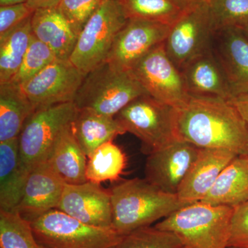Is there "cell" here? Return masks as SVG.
I'll use <instances>...</instances> for the list:
<instances>
[{"mask_svg":"<svg viewBox=\"0 0 248 248\" xmlns=\"http://www.w3.org/2000/svg\"><path fill=\"white\" fill-rule=\"evenodd\" d=\"M179 138L200 148H217L248 156V125L230 101L191 96L178 109Z\"/></svg>","mask_w":248,"mask_h":248,"instance_id":"1","label":"cell"},{"mask_svg":"<svg viewBox=\"0 0 248 248\" xmlns=\"http://www.w3.org/2000/svg\"><path fill=\"white\" fill-rule=\"evenodd\" d=\"M112 228L121 236L151 226L187 205L177 195L160 190L146 179L124 180L110 190Z\"/></svg>","mask_w":248,"mask_h":248,"instance_id":"2","label":"cell"},{"mask_svg":"<svg viewBox=\"0 0 248 248\" xmlns=\"http://www.w3.org/2000/svg\"><path fill=\"white\" fill-rule=\"evenodd\" d=\"M234 208L203 202L187 204L155 225L177 235L188 248H227Z\"/></svg>","mask_w":248,"mask_h":248,"instance_id":"3","label":"cell"},{"mask_svg":"<svg viewBox=\"0 0 248 248\" xmlns=\"http://www.w3.org/2000/svg\"><path fill=\"white\" fill-rule=\"evenodd\" d=\"M146 94L131 72L120 71L105 62L85 76L74 103L78 110L115 117L136 98Z\"/></svg>","mask_w":248,"mask_h":248,"instance_id":"4","label":"cell"},{"mask_svg":"<svg viewBox=\"0 0 248 248\" xmlns=\"http://www.w3.org/2000/svg\"><path fill=\"white\" fill-rule=\"evenodd\" d=\"M115 118L125 133L133 134L140 140L142 151L147 155L180 139L178 109L148 94L136 98Z\"/></svg>","mask_w":248,"mask_h":248,"instance_id":"5","label":"cell"},{"mask_svg":"<svg viewBox=\"0 0 248 248\" xmlns=\"http://www.w3.org/2000/svg\"><path fill=\"white\" fill-rule=\"evenodd\" d=\"M45 248H111L122 239L113 228L90 226L58 209L29 222Z\"/></svg>","mask_w":248,"mask_h":248,"instance_id":"6","label":"cell"},{"mask_svg":"<svg viewBox=\"0 0 248 248\" xmlns=\"http://www.w3.org/2000/svg\"><path fill=\"white\" fill-rule=\"evenodd\" d=\"M127 20L117 0H104L79 32L70 61L84 76L107 62Z\"/></svg>","mask_w":248,"mask_h":248,"instance_id":"7","label":"cell"},{"mask_svg":"<svg viewBox=\"0 0 248 248\" xmlns=\"http://www.w3.org/2000/svg\"><path fill=\"white\" fill-rule=\"evenodd\" d=\"M78 112L76 104L68 102L37 109L29 117L18 137L21 161L29 172L46 162L55 142Z\"/></svg>","mask_w":248,"mask_h":248,"instance_id":"8","label":"cell"},{"mask_svg":"<svg viewBox=\"0 0 248 248\" xmlns=\"http://www.w3.org/2000/svg\"><path fill=\"white\" fill-rule=\"evenodd\" d=\"M147 94L179 109L191 97L182 71L169 58L164 42L140 60L130 71Z\"/></svg>","mask_w":248,"mask_h":248,"instance_id":"9","label":"cell"},{"mask_svg":"<svg viewBox=\"0 0 248 248\" xmlns=\"http://www.w3.org/2000/svg\"><path fill=\"white\" fill-rule=\"evenodd\" d=\"M214 32L208 4L190 6L171 26L164 42L166 53L182 71L189 62L211 48Z\"/></svg>","mask_w":248,"mask_h":248,"instance_id":"10","label":"cell"},{"mask_svg":"<svg viewBox=\"0 0 248 248\" xmlns=\"http://www.w3.org/2000/svg\"><path fill=\"white\" fill-rule=\"evenodd\" d=\"M85 76L70 60L57 59L19 87L37 110L74 102Z\"/></svg>","mask_w":248,"mask_h":248,"instance_id":"11","label":"cell"},{"mask_svg":"<svg viewBox=\"0 0 248 248\" xmlns=\"http://www.w3.org/2000/svg\"><path fill=\"white\" fill-rule=\"evenodd\" d=\"M171 26L128 19L117 34L107 62L123 71H130L153 49L165 42Z\"/></svg>","mask_w":248,"mask_h":248,"instance_id":"12","label":"cell"},{"mask_svg":"<svg viewBox=\"0 0 248 248\" xmlns=\"http://www.w3.org/2000/svg\"><path fill=\"white\" fill-rule=\"evenodd\" d=\"M200 148L182 139L148 155L145 179L167 193L177 195Z\"/></svg>","mask_w":248,"mask_h":248,"instance_id":"13","label":"cell"},{"mask_svg":"<svg viewBox=\"0 0 248 248\" xmlns=\"http://www.w3.org/2000/svg\"><path fill=\"white\" fill-rule=\"evenodd\" d=\"M58 209L90 226L113 228L110 192L100 184H65Z\"/></svg>","mask_w":248,"mask_h":248,"instance_id":"14","label":"cell"},{"mask_svg":"<svg viewBox=\"0 0 248 248\" xmlns=\"http://www.w3.org/2000/svg\"><path fill=\"white\" fill-rule=\"evenodd\" d=\"M212 50L219 62L233 97L248 94V35L242 29L214 32Z\"/></svg>","mask_w":248,"mask_h":248,"instance_id":"15","label":"cell"},{"mask_svg":"<svg viewBox=\"0 0 248 248\" xmlns=\"http://www.w3.org/2000/svg\"><path fill=\"white\" fill-rule=\"evenodd\" d=\"M65 184L47 161L38 165L29 174L22 200L14 212L30 222L58 209Z\"/></svg>","mask_w":248,"mask_h":248,"instance_id":"16","label":"cell"},{"mask_svg":"<svg viewBox=\"0 0 248 248\" xmlns=\"http://www.w3.org/2000/svg\"><path fill=\"white\" fill-rule=\"evenodd\" d=\"M236 156L227 150L200 148L197 159L179 187L178 197L187 203L203 200L222 171Z\"/></svg>","mask_w":248,"mask_h":248,"instance_id":"17","label":"cell"},{"mask_svg":"<svg viewBox=\"0 0 248 248\" xmlns=\"http://www.w3.org/2000/svg\"><path fill=\"white\" fill-rule=\"evenodd\" d=\"M182 73L191 96L232 99L226 75L212 47L189 62Z\"/></svg>","mask_w":248,"mask_h":248,"instance_id":"18","label":"cell"},{"mask_svg":"<svg viewBox=\"0 0 248 248\" xmlns=\"http://www.w3.org/2000/svg\"><path fill=\"white\" fill-rule=\"evenodd\" d=\"M32 34L51 49L59 60H69L78 35L57 7L36 9L31 17Z\"/></svg>","mask_w":248,"mask_h":248,"instance_id":"19","label":"cell"},{"mask_svg":"<svg viewBox=\"0 0 248 248\" xmlns=\"http://www.w3.org/2000/svg\"><path fill=\"white\" fill-rule=\"evenodd\" d=\"M29 174L21 161L18 138L0 142V210L15 211Z\"/></svg>","mask_w":248,"mask_h":248,"instance_id":"20","label":"cell"},{"mask_svg":"<svg viewBox=\"0 0 248 248\" xmlns=\"http://www.w3.org/2000/svg\"><path fill=\"white\" fill-rule=\"evenodd\" d=\"M72 131L86 156L107 142L125 133L115 117L93 111L78 110L71 124Z\"/></svg>","mask_w":248,"mask_h":248,"instance_id":"21","label":"cell"},{"mask_svg":"<svg viewBox=\"0 0 248 248\" xmlns=\"http://www.w3.org/2000/svg\"><path fill=\"white\" fill-rule=\"evenodd\" d=\"M248 200V156H238L218 176L200 202L234 208Z\"/></svg>","mask_w":248,"mask_h":248,"instance_id":"22","label":"cell"},{"mask_svg":"<svg viewBox=\"0 0 248 248\" xmlns=\"http://www.w3.org/2000/svg\"><path fill=\"white\" fill-rule=\"evenodd\" d=\"M47 162L66 184H81L88 182L86 155L77 141L71 125L59 137Z\"/></svg>","mask_w":248,"mask_h":248,"instance_id":"23","label":"cell"},{"mask_svg":"<svg viewBox=\"0 0 248 248\" xmlns=\"http://www.w3.org/2000/svg\"><path fill=\"white\" fill-rule=\"evenodd\" d=\"M36 110L19 86L0 84V142L18 138L24 124Z\"/></svg>","mask_w":248,"mask_h":248,"instance_id":"24","label":"cell"},{"mask_svg":"<svg viewBox=\"0 0 248 248\" xmlns=\"http://www.w3.org/2000/svg\"><path fill=\"white\" fill-rule=\"evenodd\" d=\"M31 17L0 37V84L10 82L22 64L33 37Z\"/></svg>","mask_w":248,"mask_h":248,"instance_id":"25","label":"cell"},{"mask_svg":"<svg viewBox=\"0 0 248 248\" xmlns=\"http://www.w3.org/2000/svg\"><path fill=\"white\" fill-rule=\"evenodd\" d=\"M127 19L172 26L190 6L183 0H117Z\"/></svg>","mask_w":248,"mask_h":248,"instance_id":"26","label":"cell"},{"mask_svg":"<svg viewBox=\"0 0 248 248\" xmlns=\"http://www.w3.org/2000/svg\"><path fill=\"white\" fill-rule=\"evenodd\" d=\"M112 141L104 143L89 156L86 171L89 182L100 184L120 179L126 166V156Z\"/></svg>","mask_w":248,"mask_h":248,"instance_id":"27","label":"cell"},{"mask_svg":"<svg viewBox=\"0 0 248 248\" xmlns=\"http://www.w3.org/2000/svg\"><path fill=\"white\" fill-rule=\"evenodd\" d=\"M0 248H45L36 239L29 221L16 212L0 210Z\"/></svg>","mask_w":248,"mask_h":248,"instance_id":"28","label":"cell"},{"mask_svg":"<svg viewBox=\"0 0 248 248\" xmlns=\"http://www.w3.org/2000/svg\"><path fill=\"white\" fill-rule=\"evenodd\" d=\"M111 248H188L171 232L155 227H145L122 236Z\"/></svg>","mask_w":248,"mask_h":248,"instance_id":"29","label":"cell"},{"mask_svg":"<svg viewBox=\"0 0 248 248\" xmlns=\"http://www.w3.org/2000/svg\"><path fill=\"white\" fill-rule=\"evenodd\" d=\"M208 5L215 32L248 24V0H210Z\"/></svg>","mask_w":248,"mask_h":248,"instance_id":"30","label":"cell"},{"mask_svg":"<svg viewBox=\"0 0 248 248\" xmlns=\"http://www.w3.org/2000/svg\"><path fill=\"white\" fill-rule=\"evenodd\" d=\"M57 59L51 49L33 35L22 64L9 83L17 86L25 84Z\"/></svg>","mask_w":248,"mask_h":248,"instance_id":"31","label":"cell"},{"mask_svg":"<svg viewBox=\"0 0 248 248\" xmlns=\"http://www.w3.org/2000/svg\"><path fill=\"white\" fill-rule=\"evenodd\" d=\"M104 0H60L57 8L79 35L89 18Z\"/></svg>","mask_w":248,"mask_h":248,"instance_id":"32","label":"cell"},{"mask_svg":"<svg viewBox=\"0 0 248 248\" xmlns=\"http://www.w3.org/2000/svg\"><path fill=\"white\" fill-rule=\"evenodd\" d=\"M228 247H248V200L233 210Z\"/></svg>","mask_w":248,"mask_h":248,"instance_id":"33","label":"cell"},{"mask_svg":"<svg viewBox=\"0 0 248 248\" xmlns=\"http://www.w3.org/2000/svg\"><path fill=\"white\" fill-rule=\"evenodd\" d=\"M34 12L27 3L0 6V37L31 17Z\"/></svg>","mask_w":248,"mask_h":248,"instance_id":"34","label":"cell"},{"mask_svg":"<svg viewBox=\"0 0 248 248\" xmlns=\"http://www.w3.org/2000/svg\"><path fill=\"white\" fill-rule=\"evenodd\" d=\"M230 102L234 106L248 125V94L236 96Z\"/></svg>","mask_w":248,"mask_h":248,"instance_id":"35","label":"cell"},{"mask_svg":"<svg viewBox=\"0 0 248 248\" xmlns=\"http://www.w3.org/2000/svg\"><path fill=\"white\" fill-rule=\"evenodd\" d=\"M60 0H28L27 4L33 10L57 7Z\"/></svg>","mask_w":248,"mask_h":248,"instance_id":"36","label":"cell"},{"mask_svg":"<svg viewBox=\"0 0 248 248\" xmlns=\"http://www.w3.org/2000/svg\"><path fill=\"white\" fill-rule=\"evenodd\" d=\"M28 0H0V6H11L19 4L27 3Z\"/></svg>","mask_w":248,"mask_h":248,"instance_id":"37","label":"cell"},{"mask_svg":"<svg viewBox=\"0 0 248 248\" xmlns=\"http://www.w3.org/2000/svg\"><path fill=\"white\" fill-rule=\"evenodd\" d=\"M183 1H185L189 6H193V5L208 4L210 0H183Z\"/></svg>","mask_w":248,"mask_h":248,"instance_id":"38","label":"cell"},{"mask_svg":"<svg viewBox=\"0 0 248 248\" xmlns=\"http://www.w3.org/2000/svg\"><path fill=\"white\" fill-rule=\"evenodd\" d=\"M243 30L244 31V32H246V34L248 35V24L246 27L243 28Z\"/></svg>","mask_w":248,"mask_h":248,"instance_id":"39","label":"cell"},{"mask_svg":"<svg viewBox=\"0 0 248 248\" xmlns=\"http://www.w3.org/2000/svg\"><path fill=\"white\" fill-rule=\"evenodd\" d=\"M227 248H239V247H228Z\"/></svg>","mask_w":248,"mask_h":248,"instance_id":"40","label":"cell"},{"mask_svg":"<svg viewBox=\"0 0 248 248\" xmlns=\"http://www.w3.org/2000/svg\"></svg>","mask_w":248,"mask_h":248,"instance_id":"41","label":"cell"}]
</instances>
